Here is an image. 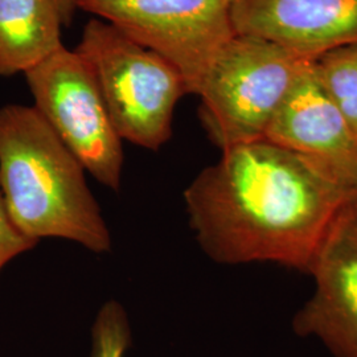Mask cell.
<instances>
[{"mask_svg": "<svg viewBox=\"0 0 357 357\" xmlns=\"http://www.w3.org/2000/svg\"><path fill=\"white\" fill-rule=\"evenodd\" d=\"M351 188L328 168L266 139L231 146L184 191L190 227L222 265L308 271Z\"/></svg>", "mask_w": 357, "mask_h": 357, "instance_id": "1", "label": "cell"}, {"mask_svg": "<svg viewBox=\"0 0 357 357\" xmlns=\"http://www.w3.org/2000/svg\"><path fill=\"white\" fill-rule=\"evenodd\" d=\"M0 192L13 224L28 237L64 238L96 255L112 250L85 168L33 106L0 109Z\"/></svg>", "mask_w": 357, "mask_h": 357, "instance_id": "2", "label": "cell"}, {"mask_svg": "<svg viewBox=\"0 0 357 357\" xmlns=\"http://www.w3.org/2000/svg\"><path fill=\"white\" fill-rule=\"evenodd\" d=\"M76 52L96 78L122 141L153 151L169 141L175 107L190 94L174 65L101 19L88 22Z\"/></svg>", "mask_w": 357, "mask_h": 357, "instance_id": "3", "label": "cell"}, {"mask_svg": "<svg viewBox=\"0 0 357 357\" xmlns=\"http://www.w3.org/2000/svg\"><path fill=\"white\" fill-rule=\"evenodd\" d=\"M311 61L265 38L236 35L203 77L200 121L221 151L264 139L299 72Z\"/></svg>", "mask_w": 357, "mask_h": 357, "instance_id": "4", "label": "cell"}, {"mask_svg": "<svg viewBox=\"0 0 357 357\" xmlns=\"http://www.w3.org/2000/svg\"><path fill=\"white\" fill-rule=\"evenodd\" d=\"M35 109L85 171L118 191L125 155L102 94L85 60L61 48L26 73Z\"/></svg>", "mask_w": 357, "mask_h": 357, "instance_id": "5", "label": "cell"}, {"mask_svg": "<svg viewBox=\"0 0 357 357\" xmlns=\"http://www.w3.org/2000/svg\"><path fill=\"white\" fill-rule=\"evenodd\" d=\"M233 0H79L78 10L110 23L158 53L196 94L217 53L236 36Z\"/></svg>", "mask_w": 357, "mask_h": 357, "instance_id": "6", "label": "cell"}, {"mask_svg": "<svg viewBox=\"0 0 357 357\" xmlns=\"http://www.w3.org/2000/svg\"><path fill=\"white\" fill-rule=\"evenodd\" d=\"M315 294L295 315L299 336H315L333 357H357V215L345 205L314 255Z\"/></svg>", "mask_w": 357, "mask_h": 357, "instance_id": "7", "label": "cell"}, {"mask_svg": "<svg viewBox=\"0 0 357 357\" xmlns=\"http://www.w3.org/2000/svg\"><path fill=\"white\" fill-rule=\"evenodd\" d=\"M264 139L328 168L347 187H357V135L323 88L308 61L273 116Z\"/></svg>", "mask_w": 357, "mask_h": 357, "instance_id": "8", "label": "cell"}, {"mask_svg": "<svg viewBox=\"0 0 357 357\" xmlns=\"http://www.w3.org/2000/svg\"><path fill=\"white\" fill-rule=\"evenodd\" d=\"M231 22L307 60L357 45V0H233Z\"/></svg>", "mask_w": 357, "mask_h": 357, "instance_id": "9", "label": "cell"}, {"mask_svg": "<svg viewBox=\"0 0 357 357\" xmlns=\"http://www.w3.org/2000/svg\"><path fill=\"white\" fill-rule=\"evenodd\" d=\"M52 0H0V76L24 73L64 48Z\"/></svg>", "mask_w": 357, "mask_h": 357, "instance_id": "10", "label": "cell"}, {"mask_svg": "<svg viewBox=\"0 0 357 357\" xmlns=\"http://www.w3.org/2000/svg\"><path fill=\"white\" fill-rule=\"evenodd\" d=\"M317 75L357 135V45L343 47L315 60Z\"/></svg>", "mask_w": 357, "mask_h": 357, "instance_id": "11", "label": "cell"}, {"mask_svg": "<svg viewBox=\"0 0 357 357\" xmlns=\"http://www.w3.org/2000/svg\"><path fill=\"white\" fill-rule=\"evenodd\" d=\"M132 345V331L125 307L110 299L98 310L90 331L88 357H126Z\"/></svg>", "mask_w": 357, "mask_h": 357, "instance_id": "12", "label": "cell"}, {"mask_svg": "<svg viewBox=\"0 0 357 357\" xmlns=\"http://www.w3.org/2000/svg\"><path fill=\"white\" fill-rule=\"evenodd\" d=\"M38 243L17 229L0 192V271L13 258L32 250Z\"/></svg>", "mask_w": 357, "mask_h": 357, "instance_id": "13", "label": "cell"}, {"mask_svg": "<svg viewBox=\"0 0 357 357\" xmlns=\"http://www.w3.org/2000/svg\"><path fill=\"white\" fill-rule=\"evenodd\" d=\"M61 17L63 26H69L73 20L75 13L78 10L79 0H52Z\"/></svg>", "mask_w": 357, "mask_h": 357, "instance_id": "14", "label": "cell"}, {"mask_svg": "<svg viewBox=\"0 0 357 357\" xmlns=\"http://www.w3.org/2000/svg\"><path fill=\"white\" fill-rule=\"evenodd\" d=\"M347 205L357 215V187H355V188L351 191V193H349Z\"/></svg>", "mask_w": 357, "mask_h": 357, "instance_id": "15", "label": "cell"}]
</instances>
